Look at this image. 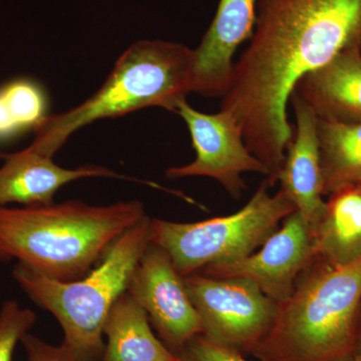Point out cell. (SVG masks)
Instances as JSON below:
<instances>
[{"label":"cell","mask_w":361,"mask_h":361,"mask_svg":"<svg viewBox=\"0 0 361 361\" xmlns=\"http://www.w3.org/2000/svg\"><path fill=\"white\" fill-rule=\"evenodd\" d=\"M137 200L90 206L70 200L47 206L0 207V262L16 260L45 276L84 277L123 233L146 217Z\"/></svg>","instance_id":"2"},{"label":"cell","mask_w":361,"mask_h":361,"mask_svg":"<svg viewBox=\"0 0 361 361\" xmlns=\"http://www.w3.org/2000/svg\"><path fill=\"white\" fill-rule=\"evenodd\" d=\"M289 102L295 115L296 126L276 183H280V190L288 197L313 232L326 204L323 199L318 116L310 104L296 94H292Z\"/></svg>","instance_id":"12"},{"label":"cell","mask_w":361,"mask_h":361,"mask_svg":"<svg viewBox=\"0 0 361 361\" xmlns=\"http://www.w3.org/2000/svg\"><path fill=\"white\" fill-rule=\"evenodd\" d=\"M175 113L187 123L196 159L188 165L169 168L168 178H211L233 198L239 199L246 189L242 175L258 173L268 177L267 169L249 151L231 114L222 110L217 114L201 113L192 108L187 99L178 104Z\"/></svg>","instance_id":"8"},{"label":"cell","mask_w":361,"mask_h":361,"mask_svg":"<svg viewBox=\"0 0 361 361\" xmlns=\"http://www.w3.org/2000/svg\"><path fill=\"white\" fill-rule=\"evenodd\" d=\"M127 292L146 310L161 338L178 351V356L188 342L203 334L184 277L161 247L153 243L148 247L133 273Z\"/></svg>","instance_id":"10"},{"label":"cell","mask_w":361,"mask_h":361,"mask_svg":"<svg viewBox=\"0 0 361 361\" xmlns=\"http://www.w3.org/2000/svg\"><path fill=\"white\" fill-rule=\"evenodd\" d=\"M179 357L182 361H248L242 357L239 351L214 343L203 334L188 342Z\"/></svg>","instance_id":"20"},{"label":"cell","mask_w":361,"mask_h":361,"mask_svg":"<svg viewBox=\"0 0 361 361\" xmlns=\"http://www.w3.org/2000/svg\"><path fill=\"white\" fill-rule=\"evenodd\" d=\"M314 257L312 229L295 211L250 255L208 265L199 272L214 278L250 280L266 295L280 303L291 295L299 275Z\"/></svg>","instance_id":"9"},{"label":"cell","mask_w":361,"mask_h":361,"mask_svg":"<svg viewBox=\"0 0 361 361\" xmlns=\"http://www.w3.org/2000/svg\"><path fill=\"white\" fill-rule=\"evenodd\" d=\"M44 90L30 78H16L0 87V142L37 129L47 115Z\"/></svg>","instance_id":"18"},{"label":"cell","mask_w":361,"mask_h":361,"mask_svg":"<svg viewBox=\"0 0 361 361\" xmlns=\"http://www.w3.org/2000/svg\"><path fill=\"white\" fill-rule=\"evenodd\" d=\"M27 361H85L78 357L65 343L52 345L28 332L21 339Z\"/></svg>","instance_id":"21"},{"label":"cell","mask_w":361,"mask_h":361,"mask_svg":"<svg viewBox=\"0 0 361 361\" xmlns=\"http://www.w3.org/2000/svg\"><path fill=\"white\" fill-rule=\"evenodd\" d=\"M361 301V257L332 266L315 256L256 346L264 361H336L353 355Z\"/></svg>","instance_id":"3"},{"label":"cell","mask_w":361,"mask_h":361,"mask_svg":"<svg viewBox=\"0 0 361 361\" xmlns=\"http://www.w3.org/2000/svg\"><path fill=\"white\" fill-rule=\"evenodd\" d=\"M257 4L258 0H220L201 44L192 51L191 92L224 96L231 82L233 58L253 35Z\"/></svg>","instance_id":"11"},{"label":"cell","mask_w":361,"mask_h":361,"mask_svg":"<svg viewBox=\"0 0 361 361\" xmlns=\"http://www.w3.org/2000/svg\"><path fill=\"white\" fill-rule=\"evenodd\" d=\"M200 317L203 336L239 351L256 348L269 331L278 303L244 278H214L200 272L184 277Z\"/></svg>","instance_id":"7"},{"label":"cell","mask_w":361,"mask_h":361,"mask_svg":"<svg viewBox=\"0 0 361 361\" xmlns=\"http://www.w3.org/2000/svg\"><path fill=\"white\" fill-rule=\"evenodd\" d=\"M292 94L303 99L318 118L361 122V49H349L299 80Z\"/></svg>","instance_id":"14"},{"label":"cell","mask_w":361,"mask_h":361,"mask_svg":"<svg viewBox=\"0 0 361 361\" xmlns=\"http://www.w3.org/2000/svg\"><path fill=\"white\" fill-rule=\"evenodd\" d=\"M192 51L186 45L164 40H141L116 61L94 96L75 108L45 116L28 148L54 157L68 137L85 126L149 106L174 111L190 89Z\"/></svg>","instance_id":"4"},{"label":"cell","mask_w":361,"mask_h":361,"mask_svg":"<svg viewBox=\"0 0 361 361\" xmlns=\"http://www.w3.org/2000/svg\"><path fill=\"white\" fill-rule=\"evenodd\" d=\"M152 243L146 216L123 233L97 267L73 281H61L16 263L13 277L33 303L49 311L63 329L65 343L85 361H101L104 327L116 301L128 290L133 273Z\"/></svg>","instance_id":"5"},{"label":"cell","mask_w":361,"mask_h":361,"mask_svg":"<svg viewBox=\"0 0 361 361\" xmlns=\"http://www.w3.org/2000/svg\"><path fill=\"white\" fill-rule=\"evenodd\" d=\"M37 318L32 310L21 307L18 301H4L0 308V361H13L16 346Z\"/></svg>","instance_id":"19"},{"label":"cell","mask_w":361,"mask_h":361,"mask_svg":"<svg viewBox=\"0 0 361 361\" xmlns=\"http://www.w3.org/2000/svg\"><path fill=\"white\" fill-rule=\"evenodd\" d=\"M325 211L313 230L315 256L332 266L361 257V185H348L329 195Z\"/></svg>","instance_id":"16"},{"label":"cell","mask_w":361,"mask_h":361,"mask_svg":"<svg viewBox=\"0 0 361 361\" xmlns=\"http://www.w3.org/2000/svg\"><path fill=\"white\" fill-rule=\"evenodd\" d=\"M269 188L265 180L231 215L194 223L151 219L152 243L167 252L183 277L208 265L247 257L296 211L281 190L271 195Z\"/></svg>","instance_id":"6"},{"label":"cell","mask_w":361,"mask_h":361,"mask_svg":"<svg viewBox=\"0 0 361 361\" xmlns=\"http://www.w3.org/2000/svg\"><path fill=\"white\" fill-rule=\"evenodd\" d=\"M353 355H361V301L360 304V310H358L357 323H356L355 348H353Z\"/></svg>","instance_id":"22"},{"label":"cell","mask_w":361,"mask_h":361,"mask_svg":"<svg viewBox=\"0 0 361 361\" xmlns=\"http://www.w3.org/2000/svg\"><path fill=\"white\" fill-rule=\"evenodd\" d=\"M233 68L221 110L276 184L293 137L287 106L299 80L361 49V0H258L253 35Z\"/></svg>","instance_id":"1"},{"label":"cell","mask_w":361,"mask_h":361,"mask_svg":"<svg viewBox=\"0 0 361 361\" xmlns=\"http://www.w3.org/2000/svg\"><path fill=\"white\" fill-rule=\"evenodd\" d=\"M323 194L361 185V122L338 123L318 118Z\"/></svg>","instance_id":"17"},{"label":"cell","mask_w":361,"mask_h":361,"mask_svg":"<svg viewBox=\"0 0 361 361\" xmlns=\"http://www.w3.org/2000/svg\"><path fill=\"white\" fill-rule=\"evenodd\" d=\"M101 361H182L157 338L146 310L125 292L110 311Z\"/></svg>","instance_id":"15"},{"label":"cell","mask_w":361,"mask_h":361,"mask_svg":"<svg viewBox=\"0 0 361 361\" xmlns=\"http://www.w3.org/2000/svg\"><path fill=\"white\" fill-rule=\"evenodd\" d=\"M355 356V355H353ZM355 361H361V355L355 356Z\"/></svg>","instance_id":"24"},{"label":"cell","mask_w":361,"mask_h":361,"mask_svg":"<svg viewBox=\"0 0 361 361\" xmlns=\"http://www.w3.org/2000/svg\"><path fill=\"white\" fill-rule=\"evenodd\" d=\"M336 361H355V356L353 355H348L346 356H343V357L339 358Z\"/></svg>","instance_id":"23"},{"label":"cell","mask_w":361,"mask_h":361,"mask_svg":"<svg viewBox=\"0 0 361 361\" xmlns=\"http://www.w3.org/2000/svg\"><path fill=\"white\" fill-rule=\"evenodd\" d=\"M4 161L0 167V207L21 204L25 207L54 204L61 187L85 178H120L108 168L84 166L77 169L59 167L51 157L30 148L13 154L0 153Z\"/></svg>","instance_id":"13"}]
</instances>
